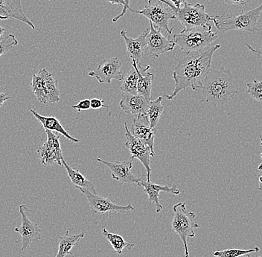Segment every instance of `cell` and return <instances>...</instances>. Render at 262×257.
<instances>
[{"instance_id":"6da1fadb","label":"cell","mask_w":262,"mask_h":257,"mask_svg":"<svg viewBox=\"0 0 262 257\" xmlns=\"http://www.w3.org/2000/svg\"><path fill=\"white\" fill-rule=\"evenodd\" d=\"M221 45H213L203 52H191L180 59L173 72L175 87L171 95H165L167 100H172L182 90L191 88L194 91L201 88L202 82L211 70L214 52Z\"/></svg>"},{"instance_id":"8992f818","label":"cell","mask_w":262,"mask_h":257,"mask_svg":"<svg viewBox=\"0 0 262 257\" xmlns=\"http://www.w3.org/2000/svg\"><path fill=\"white\" fill-rule=\"evenodd\" d=\"M131 12L145 16L158 29H163L168 34H172L173 28L168 26L170 19H176V8L173 4L165 0H148L147 5L143 10L135 11L130 8Z\"/></svg>"},{"instance_id":"9c48e42d","label":"cell","mask_w":262,"mask_h":257,"mask_svg":"<svg viewBox=\"0 0 262 257\" xmlns=\"http://www.w3.org/2000/svg\"><path fill=\"white\" fill-rule=\"evenodd\" d=\"M80 191L86 196L91 211L96 214H124L127 211H135L130 202L127 205H119L98 193H93L84 189H80Z\"/></svg>"},{"instance_id":"ab89813d","label":"cell","mask_w":262,"mask_h":257,"mask_svg":"<svg viewBox=\"0 0 262 257\" xmlns=\"http://www.w3.org/2000/svg\"><path fill=\"white\" fill-rule=\"evenodd\" d=\"M261 171H259V174H258V189L261 191Z\"/></svg>"},{"instance_id":"cb8c5ba5","label":"cell","mask_w":262,"mask_h":257,"mask_svg":"<svg viewBox=\"0 0 262 257\" xmlns=\"http://www.w3.org/2000/svg\"><path fill=\"white\" fill-rule=\"evenodd\" d=\"M102 235L111 243V245L114 248L115 253H117V254H122L124 248H127V249L130 250L135 246V244L126 242L122 236L119 235V234L110 233L105 227L103 228Z\"/></svg>"},{"instance_id":"4316f807","label":"cell","mask_w":262,"mask_h":257,"mask_svg":"<svg viewBox=\"0 0 262 257\" xmlns=\"http://www.w3.org/2000/svg\"><path fill=\"white\" fill-rule=\"evenodd\" d=\"M37 153L40 155V161L45 166L53 165L57 163L58 165H62V162L57 158L56 154L49 147L47 142H44L37 150Z\"/></svg>"},{"instance_id":"3957f363","label":"cell","mask_w":262,"mask_h":257,"mask_svg":"<svg viewBox=\"0 0 262 257\" xmlns=\"http://www.w3.org/2000/svg\"><path fill=\"white\" fill-rule=\"evenodd\" d=\"M261 13V6L237 14L215 15L212 22L222 33L229 31H245L247 32H258V21Z\"/></svg>"},{"instance_id":"ffe728a7","label":"cell","mask_w":262,"mask_h":257,"mask_svg":"<svg viewBox=\"0 0 262 257\" xmlns=\"http://www.w3.org/2000/svg\"><path fill=\"white\" fill-rule=\"evenodd\" d=\"M37 74L42 81L47 104L58 103L60 101V90L57 86V81L55 77L46 68H42Z\"/></svg>"},{"instance_id":"e575fe53","label":"cell","mask_w":262,"mask_h":257,"mask_svg":"<svg viewBox=\"0 0 262 257\" xmlns=\"http://www.w3.org/2000/svg\"><path fill=\"white\" fill-rule=\"evenodd\" d=\"M124 6L123 7L122 13L119 15L115 16L114 19H113V22H116L121 17H122L123 16L125 15L126 12H127V10H130V0H124Z\"/></svg>"},{"instance_id":"8d00e7d4","label":"cell","mask_w":262,"mask_h":257,"mask_svg":"<svg viewBox=\"0 0 262 257\" xmlns=\"http://www.w3.org/2000/svg\"><path fill=\"white\" fill-rule=\"evenodd\" d=\"M9 95L6 94V93L1 92L0 91V107L3 106L6 101H7L8 99H10Z\"/></svg>"},{"instance_id":"d6986e66","label":"cell","mask_w":262,"mask_h":257,"mask_svg":"<svg viewBox=\"0 0 262 257\" xmlns=\"http://www.w3.org/2000/svg\"><path fill=\"white\" fill-rule=\"evenodd\" d=\"M132 66L135 68L138 75L137 94L144 97L148 101H151L152 83L155 75L148 71L150 68V65L142 66V65H137L136 62L132 61Z\"/></svg>"},{"instance_id":"7a4b0ae2","label":"cell","mask_w":262,"mask_h":257,"mask_svg":"<svg viewBox=\"0 0 262 257\" xmlns=\"http://www.w3.org/2000/svg\"><path fill=\"white\" fill-rule=\"evenodd\" d=\"M203 93L206 102L214 106L228 103L238 92L236 83L229 69H212L202 82Z\"/></svg>"},{"instance_id":"60d3db41","label":"cell","mask_w":262,"mask_h":257,"mask_svg":"<svg viewBox=\"0 0 262 257\" xmlns=\"http://www.w3.org/2000/svg\"><path fill=\"white\" fill-rule=\"evenodd\" d=\"M5 32H6V29L0 26V39L4 37Z\"/></svg>"},{"instance_id":"9a60e30c","label":"cell","mask_w":262,"mask_h":257,"mask_svg":"<svg viewBox=\"0 0 262 257\" xmlns=\"http://www.w3.org/2000/svg\"><path fill=\"white\" fill-rule=\"evenodd\" d=\"M14 19L24 22L34 30L35 26L23 11L21 0H0V19Z\"/></svg>"},{"instance_id":"4dcf8cb0","label":"cell","mask_w":262,"mask_h":257,"mask_svg":"<svg viewBox=\"0 0 262 257\" xmlns=\"http://www.w3.org/2000/svg\"><path fill=\"white\" fill-rule=\"evenodd\" d=\"M17 45L18 41L14 34H8L0 39V57Z\"/></svg>"},{"instance_id":"f1b7e54d","label":"cell","mask_w":262,"mask_h":257,"mask_svg":"<svg viewBox=\"0 0 262 257\" xmlns=\"http://www.w3.org/2000/svg\"><path fill=\"white\" fill-rule=\"evenodd\" d=\"M260 248L258 247L251 248L248 250H242V249H226L223 250H217V251L213 253V256L216 257H238L243 256L245 254H248V253H258L259 252Z\"/></svg>"},{"instance_id":"f35d334b","label":"cell","mask_w":262,"mask_h":257,"mask_svg":"<svg viewBox=\"0 0 262 257\" xmlns=\"http://www.w3.org/2000/svg\"><path fill=\"white\" fill-rule=\"evenodd\" d=\"M113 5H119V6H124V0H106Z\"/></svg>"},{"instance_id":"44dd1931","label":"cell","mask_w":262,"mask_h":257,"mask_svg":"<svg viewBox=\"0 0 262 257\" xmlns=\"http://www.w3.org/2000/svg\"><path fill=\"white\" fill-rule=\"evenodd\" d=\"M30 112H32L34 117L37 119L39 122L42 124V127L45 129V130L52 131V132H58L60 135H63L65 137H67L68 140L71 141V142H75V143H79V140L78 138H75L63 128V126L60 124V121L55 118V116H52V117H46V116L41 115L38 114L36 110L30 108Z\"/></svg>"},{"instance_id":"f546056e","label":"cell","mask_w":262,"mask_h":257,"mask_svg":"<svg viewBox=\"0 0 262 257\" xmlns=\"http://www.w3.org/2000/svg\"><path fill=\"white\" fill-rule=\"evenodd\" d=\"M47 134V143L49 147L56 154L57 158L62 162L63 159V153H62L61 147H60V135H56L52 131L46 130Z\"/></svg>"},{"instance_id":"8fae6325","label":"cell","mask_w":262,"mask_h":257,"mask_svg":"<svg viewBox=\"0 0 262 257\" xmlns=\"http://www.w3.org/2000/svg\"><path fill=\"white\" fill-rule=\"evenodd\" d=\"M122 63L117 57L104 59L95 71L90 72V77L96 78L100 83H111L113 80L122 81Z\"/></svg>"},{"instance_id":"83f0119b","label":"cell","mask_w":262,"mask_h":257,"mask_svg":"<svg viewBox=\"0 0 262 257\" xmlns=\"http://www.w3.org/2000/svg\"><path fill=\"white\" fill-rule=\"evenodd\" d=\"M31 88L39 102L42 104H47L43 86H42V81L38 74L33 75Z\"/></svg>"},{"instance_id":"b9f144b4","label":"cell","mask_w":262,"mask_h":257,"mask_svg":"<svg viewBox=\"0 0 262 257\" xmlns=\"http://www.w3.org/2000/svg\"><path fill=\"white\" fill-rule=\"evenodd\" d=\"M238 257H250V253H248V254H245V255H243V256H238ZM258 257H261V256H258Z\"/></svg>"},{"instance_id":"603a6c76","label":"cell","mask_w":262,"mask_h":257,"mask_svg":"<svg viewBox=\"0 0 262 257\" xmlns=\"http://www.w3.org/2000/svg\"><path fill=\"white\" fill-rule=\"evenodd\" d=\"M84 233L73 235V234H70L68 230L66 231L65 235H57V238H58V252H57L55 257H65L67 255L73 256L72 249L81 239L84 237Z\"/></svg>"},{"instance_id":"277c9868","label":"cell","mask_w":262,"mask_h":257,"mask_svg":"<svg viewBox=\"0 0 262 257\" xmlns=\"http://www.w3.org/2000/svg\"><path fill=\"white\" fill-rule=\"evenodd\" d=\"M219 38L217 33L213 32L212 26L186 30L173 36V40L179 45L180 50L186 55L191 52H201Z\"/></svg>"},{"instance_id":"74e56055","label":"cell","mask_w":262,"mask_h":257,"mask_svg":"<svg viewBox=\"0 0 262 257\" xmlns=\"http://www.w3.org/2000/svg\"><path fill=\"white\" fill-rule=\"evenodd\" d=\"M173 6L176 8H179L181 7L182 4H184L186 3V0H170Z\"/></svg>"},{"instance_id":"7bdbcfd3","label":"cell","mask_w":262,"mask_h":257,"mask_svg":"<svg viewBox=\"0 0 262 257\" xmlns=\"http://www.w3.org/2000/svg\"><path fill=\"white\" fill-rule=\"evenodd\" d=\"M49 1H51V0H49Z\"/></svg>"},{"instance_id":"ac0fdd59","label":"cell","mask_w":262,"mask_h":257,"mask_svg":"<svg viewBox=\"0 0 262 257\" xmlns=\"http://www.w3.org/2000/svg\"><path fill=\"white\" fill-rule=\"evenodd\" d=\"M138 185L144 188V192L146 193L148 196V201L155 204L157 213H160L163 209V205L160 204V197H159L160 192L169 193L174 195H179L180 193V191L176 184H173V186L169 188L168 185L163 186V185L154 184L150 181H141Z\"/></svg>"},{"instance_id":"52a82bcc","label":"cell","mask_w":262,"mask_h":257,"mask_svg":"<svg viewBox=\"0 0 262 257\" xmlns=\"http://www.w3.org/2000/svg\"><path fill=\"white\" fill-rule=\"evenodd\" d=\"M183 5V7L176 8L175 14L186 30L206 27L213 21L214 16L206 14L204 5L191 6L186 2Z\"/></svg>"},{"instance_id":"d4e9b609","label":"cell","mask_w":262,"mask_h":257,"mask_svg":"<svg viewBox=\"0 0 262 257\" xmlns=\"http://www.w3.org/2000/svg\"><path fill=\"white\" fill-rule=\"evenodd\" d=\"M162 101H163V98L159 97L157 99L150 101L149 104L146 115L152 129H155L157 127L163 114L164 107Z\"/></svg>"},{"instance_id":"d590c367","label":"cell","mask_w":262,"mask_h":257,"mask_svg":"<svg viewBox=\"0 0 262 257\" xmlns=\"http://www.w3.org/2000/svg\"><path fill=\"white\" fill-rule=\"evenodd\" d=\"M252 0H224L226 3L233 6H246L251 3Z\"/></svg>"},{"instance_id":"d6a6232c","label":"cell","mask_w":262,"mask_h":257,"mask_svg":"<svg viewBox=\"0 0 262 257\" xmlns=\"http://www.w3.org/2000/svg\"><path fill=\"white\" fill-rule=\"evenodd\" d=\"M72 108L74 109H77L78 112H81V111L88 110L90 109V100H82L78 104L72 106Z\"/></svg>"},{"instance_id":"5bb4252c","label":"cell","mask_w":262,"mask_h":257,"mask_svg":"<svg viewBox=\"0 0 262 257\" xmlns=\"http://www.w3.org/2000/svg\"><path fill=\"white\" fill-rule=\"evenodd\" d=\"M130 132L134 137L142 141L150 147L151 153L155 156V141L156 131L150 127V122L146 114H138L133 122Z\"/></svg>"},{"instance_id":"30bf717a","label":"cell","mask_w":262,"mask_h":257,"mask_svg":"<svg viewBox=\"0 0 262 257\" xmlns=\"http://www.w3.org/2000/svg\"><path fill=\"white\" fill-rule=\"evenodd\" d=\"M21 215V223L19 227L14 228V231L20 234L22 237V250L27 249L33 242H38L41 240V230L37 222H33L28 217L26 211L33 212L25 204H21L19 207Z\"/></svg>"},{"instance_id":"836d02e7","label":"cell","mask_w":262,"mask_h":257,"mask_svg":"<svg viewBox=\"0 0 262 257\" xmlns=\"http://www.w3.org/2000/svg\"><path fill=\"white\" fill-rule=\"evenodd\" d=\"M108 106L104 104V101L99 98H93L90 100V108L93 109H98L100 108H107Z\"/></svg>"},{"instance_id":"ba28073f","label":"cell","mask_w":262,"mask_h":257,"mask_svg":"<svg viewBox=\"0 0 262 257\" xmlns=\"http://www.w3.org/2000/svg\"><path fill=\"white\" fill-rule=\"evenodd\" d=\"M124 128L126 132L124 135V144L127 150H129L133 158H137L145 167L147 171V181H150V157L154 156L150 147L145 145L144 142L137 138L131 134L130 129L127 127V123L124 122Z\"/></svg>"},{"instance_id":"7402d4cb","label":"cell","mask_w":262,"mask_h":257,"mask_svg":"<svg viewBox=\"0 0 262 257\" xmlns=\"http://www.w3.org/2000/svg\"><path fill=\"white\" fill-rule=\"evenodd\" d=\"M62 165L64 166L67 174L71 180L72 184L75 188L79 190H86V191H89L90 192L93 193H97L94 184L91 181H90L88 177L83 176L78 170L73 169L64 161V159L62 160Z\"/></svg>"},{"instance_id":"1f68e13d","label":"cell","mask_w":262,"mask_h":257,"mask_svg":"<svg viewBox=\"0 0 262 257\" xmlns=\"http://www.w3.org/2000/svg\"><path fill=\"white\" fill-rule=\"evenodd\" d=\"M247 93L257 102L262 101V83L261 81L253 80L251 83H247Z\"/></svg>"},{"instance_id":"7c38bea8","label":"cell","mask_w":262,"mask_h":257,"mask_svg":"<svg viewBox=\"0 0 262 257\" xmlns=\"http://www.w3.org/2000/svg\"><path fill=\"white\" fill-rule=\"evenodd\" d=\"M176 44L173 40L167 38L150 22V30L146 37V47L149 55L157 58L160 55L171 52L175 48Z\"/></svg>"},{"instance_id":"484cf974","label":"cell","mask_w":262,"mask_h":257,"mask_svg":"<svg viewBox=\"0 0 262 257\" xmlns=\"http://www.w3.org/2000/svg\"><path fill=\"white\" fill-rule=\"evenodd\" d=\"M137 81H138V75L135 68L132 66V68L125 75H123L122 83L120 87L121 91L128 94H137Z\"/></svg>"},{"instance_id":"4fadbf2b","label":"cell","mask_w":262,"mask_h":257,"mask_svg":"<svg viewBox=\"0 0 262 257\" xmlns=\"http://www.w3.org/2000/svg\"><path fill=\"white\" fill-rule=\"evenodd\" d=\"M134 158L131 157L128 161L109 162L98 158L97 161L107 167L112 173L113 179L122 183L138 184L142 180L133 174L131 169Z\"/></svg>"},{"instance_id":"2e32d148","label":"cell","mask_w":262,"mask_h":257,"mask_svg":"<svg viewBox=\"0 0 262 257\" xmlns=\"http://www.w3.org/2000/svg\"><path fill=\"white\" fill-rule=\"evenodd\" d=\"M148 32L149 29H145L137 38L135 39L127 37V32L125 31H122L120 33L121 37L125 42L127 55L131 60L136 62L137 65H141L140 61L146 47V37Z\"/></svg>"},{"instance_id":"e0dca14e","label":"cell","mask_w":262,"mask_h":257,"mask_svg":"<svg viewBox=\"0 0 262 257\" xmlns=\"http://www.w3.org/2000/svg\"><path fill=\"white\" fill-rule=\"evenodd\" d=\"M150 101L139 94L123 92L119 106L127 114H147Z\"/></svg>"},{"instance_id":"5b68a950","label":"cell","mask_w":262,"mask_h":257,"mask_svg":"<svg viewBox=\"0 0 262 257\" xmlns=\"http://www.w3.org/2000/svg\"><path fill=\"white\" fill-rule=\"evenodd\" d=\"M195 217L196 214L194 213L187 211L186 204L184 202H179L173 206L172 231L179 236L180 240L183 242L185 257L189 256L187 239L194 238L195 237L194 230L200 227V225L194 221Z\"/></svg>"}]
</instances>
